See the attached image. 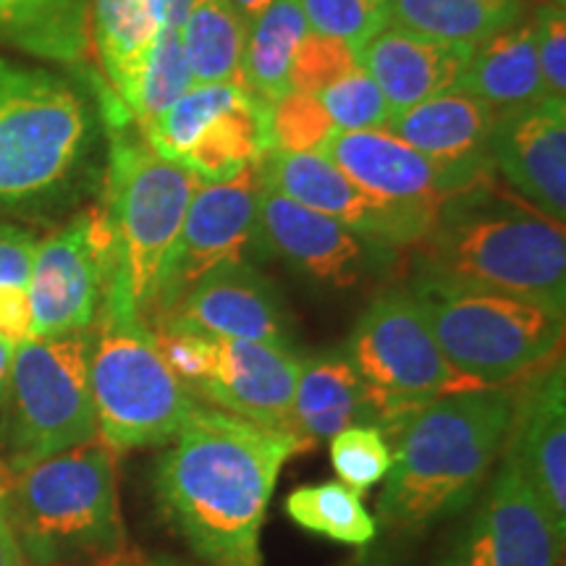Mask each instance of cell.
<instances>
[{"instance_id": "1", "label": "cell", "mask_w": 566, "mask_h": 566, "mask_svg": "<svg viewBox=\"0 0 566 566\" xmlns=\"http://www.w3.org/2000/svg\"><path fill=\"white\" fill-rule=\"evenodd\" d=\"M307 449L313 443L292 430L197 401L155 462L163 520L205 566H263L260 533L275 483Z\"/></svg>"}, {"instance_id": "2", "label": "cell", "mask_w": 566, "mask_h": 566, "mask_svg": "<svg viewBox=\"0 0 566 566\" xmlns=\"http://www.w3.org/2000/svg\"><path fill=\"white\" fill-rule=\"evenodd\" d=\"M509 420L512 386L467 388L415 409L391 433L380 525L417 535L464 512L504 454Z\"/></svg>"}, {"instance_id": "3", "label": "cell", "mask_w": 566, "mask_h": 566, "mask_svg": "<svg viewBox=\"0 0 566 566\" xmlns=\"http://www.w3.org/2000/svg\"><path fill=\"white\" fill-rule=\"evenodd\" d=\"M424 275L493 289L564 310V226L525 200L493 187L462 189L438 205L433 226L417 244Z\"/></svg>"}, {"instance_id": "4", "label": "cell", "mask_w": 566, "mask_h": 566, "mask_svg": "<svg viewBox=\"0 0 566 566\" xmlns=\"http://www.w3.org/2000/svg\"><path fill=\"white\" fill-rule=\"evenodd\" d=\"M6 504L24 566L108 564L126 551L113 451L97 438L11 472Z\"/></svg>"}, {"instance_id": "5", "label": "cell", "mask_w": 566, "mask_h": 566, "mask_svg": "<svg viewBox=\"0 0 566 566\" xmlns=\"http://www.w3.org/2000/svg\"><path fill=\"white\" fill-rule=\"evenodd\" d=\"M409 294L446 363L470 388H504L562 354L564 310L417 273Z\"/></svg>"}, {"instance_id": "6", "label": "cell", "mask_w": 566, "mask_h": 566, "mask_svg": "<svg viewBox=\"0 0 566 566\" xmlns=\"http://www.w3.org/2000/svg\"><path fill=\"white\" fill-rule=\"evenodd\" d=\"M197 181L189 168L166 160L147 142H113L103 208L111 233L103 302L134 310L147 323L155 286L179 239Z\"/></svg>"}, {"instance_id": "7", "label": "cell", "mask_w": 566, "mask_h": 566, "mask_svg": "<svg viewBox=\"0 0 566 566\" xmlns=\"http://www.w3.org/2000/svg\"><path fill=\"white\" fill-rule=\"evenodd\" d=\"M92 142V111L69 80L0 55V210L66 187Z\"/></svg>"}, {"instance_id": "8", "label": "cell", "mask_w": 566, "mask_h": 566, "mask_svg": "<svg viewBox=\"0 0 566 566\" xmlns=\"http://www.w3.org/2000/svg\"><path fill=\"white\" fill-rule=\"evenodd\" d=\"M90 388L97 436L111 451L166 446L197 401L134 310L103 302L90 338Z\"/></svg>"}, {"instance_id": "9", "label": "cell", "mask_w": 566, "mask_h": 566, "mask_svg": "<svg viewBox=\"0 0 566 566\" xmlns=\"http://www.w3.org/2000/svg\"><path fill=\"white\" fill-rule=\"evenodd\" d=\"M90 331L27 338L13 349L0 405V449L11 472L97 438Z\"/></svg>"}, {"instance_id": "10", "label": "cell", "mask_w": 566, "mask_h": 566, "mask_svg": "<svg viewBox=\"0 0 566 566\" xmlns=\"http://www.w3.org/2000/svg\"><path fill=\"white\" fill-rule=\"evenodd\" d=\"M344 354L365 388L367 424L388 436L428 401L470 388L446 363L409 289L375 296Z\"/></svg>"}, {"instance_id": "11", "label": "cell", "mask_w": 566, "mask_h": 566, "mask_svg": "<svg viewBox=\"0 0 566 566\" xmlns=\"http://www.w3.org/2000/svg\"><path fill=\"white\" fill-rule=\"evenodd\" d=\"M263 189V160L247 166L229 181L197 187L187 218L176 239L158 286H155L147 325L155 328L174 313L184 294L223 263H250L258 242V197Z\"/></svg>"}, {"instance_id": "12", "label": "cell", "mask_w": 566, "mask_h": 566, "mask_svg": "<svg viewBox=\"0 0 566 566\" xmlns=\"http://www.w3.org/2000/svg\"><path fill=\"white\" fill-rule=\"evenodd\" d=\"M111 233L103 210H87L38 244L27 283L32 338L90 331L108 281Z\"/></svg>"}, {"instance_id": "13", "label": "cell", "mask_w": 566, "mask_h": 566, "mask_svg": "<svg viewBox=\"0 0 566 566\" xmlns=\"http://www.w3.org/2000/svg\"><path fill=\"white\" fill-rule=\"evenodd\" d=\"M260 250L331 289H352L391 271L396 250L359 237L323 212L304 208L263 179L258 197Z\"/></svg>"}, {"instance_id": "14", "label": "cell", "mask_w": 566, "mask_h": 566, "mask_svg": "<svg viewBox=\"0 0 566 566\" xmlns=\"http://www.w3.org/2000/svg\"><path fill=\"white\" fill-rule=\"evenodd\" d=\"M499 472L467 527L436 566H558L564 533L516 467L501 454Z\"/></svg>"}, {"instance_id": "15", "label": "cell", "mask_w": 566, "mask_h": 566, "mask_svg": "<svg viewBox=\"0 0 566 566\" xmlns=\"http://www.w3.org/2000/svg\"><path fill=\"white\" fill-rule=\"evenodd\" d=\"M263 179L304 208L323 212L359 237L394 250L420 244L436 218L430 210L388 202L365 192L321 153L283 155L268 150Z\"/></svg>"}, {"instance_id": "16", "label": "cell", "mask_w": 566, "mask_h": 566, "mask_svg": "<svg viewBox=\"0 0 566 566\" xmlns=\"http://www.w3.org/2000/svg\"><path fill=\"white\" fill-rule=\"evenodd\" d=\"M504 457L566 533V378L562 354L512 386Z\"/></svg>"}, {"instance_id": "17", "label": "cell", "mask_w": 566, "mask_h": 566, "mask_svg": "<svg viewBox=\"0 0 566 566\" xmlns=\"http://www.w3.org/2000/svg\"><path fill=\"white\" fill-rule=\"evenodd\" d=\"M300 367L302 354L292 344L212 338L208 367L189 394L242 420L289 430Z\"/></svg>"}, {"instance_id": "18", "label": "cell", "mask_w": 566, "mask_h": 566, "mask_svg": "<svg viewBox=\"0 0 566 566\" xmlns=\"http://www.w3.org/2000/svg\"><path fill=\"white\" fill-rule=\"evenodd\" d=\"M321 155L365 192L430 212L462 189L493 181L443 166L386 129H336L321 147Z\"/></svg>"}, {"instance_id": "19", "label": "cell", "mask_w": 566, "mask_h": 566, "mask_svg": "<svg viewBox=\"0 0 566 566\" xmlns=\"http://www.w3.org/2000/svg\"><path fill=\"white\" fill-rule=\"evenodd\" d=\"M493 168L530 208L566 221V101L543 97L495 116L491 132Z\"/></svg>"}, {"instance_id": "20", "label": "cell", "mask_w": 566, "mask_h": 566, "mask_svg": "<svg viewBox=\"0 0 566 566\" xmlns=\"http://www.w3.org/2000/svg\"><path fill=\"white\" fill-rule=\"evenodd\" d=\"M160 325L231 342L292 344V321L279 289L252 263H223L205 273Z\"/></svg>"}, {"instance_id": "21", "label": "cell", "mask_w": 566, "mask_h": 566, "mask_svg": "<svg viewBox=\"0 0 566 566\" xmlns=\"http://www.w3.org/2000/svg\"><path fill=\"white\" fill-rule=\"evenodd\" d=\"M495 116L499 113L491 105L454 87L430 101L391 111L384 129L443 166L478 179H493L491 132Z\"/></svg>"}, {"instance_id": "22", "label": "cell", "mask_w": 566, "mask_h": 566, "mask_svg": "<svg viewBox=\"0 0 566 566\" xmlns=\"http://www.w3.org/2000/svg\"><path fill=\"white\" fill-rule=\"evenodd\" d=\"M472 48L438 42L388 24L357 51V61L394 111L457 87Z\"/></svg>"}, {"instance_id": "23", "label": "cell", "mask_w": 566, "mask_h": 566, "mask_svg": "<svg viewBox=\"0 0 566 566\" xmlns=\"http://www.w3.org/2000/svg\"><path fill=\"white\" fill-rule=\"evenodd\" d=\"M457 90L475 95L491 105L495 113H504L522 105L541 103L551 97L543 84L541 63L535 48L533 21H516L509 30L493 34L472 48L470 61L459 76Z\"/></svg>"}, {"instance_id": "24", "label": "cell", "mask_w": 566, "mask_h": 566, "mask_svg": "<svg viewBox=\"0 0 566 566\" xmlns=\"http://www.w3.org/2000/svg\"><path fill=\"white\" fill-rule=\"evenodd\" d=\"M352 424H367V399L344 349L302 357L289 430L304 441H331Z\"/></svg>"}, {"instance_id": "25", "label": "cell", "mask_w": 566, "mask_h": 566, "mask_svg": "<svg viewBox=\"0 0 566 566\" xmlns=\"http://www.w3.org/2000/svg\"><path fill=\"white\" fill-rule=\"evenodd\" d=\"M163 27H166L163 0H92L90 34L95 38L113 97L124 108L132 101L147 55Z\"/></svg>"}, {"instance_id": "26", "label": "cell", "mask_w": 566, "mask_h": 566, "mask_svg": "<svg viewBox=\"0 0 566 566\" xmlns=\"http://www.w3.org/2000/svg\"><path fill=\"white\" fill-rule=\"evenodd\" d=\"M0 45L42 61H82L90 0H0Z\"/></svg>"}, {"instance_id": "27", "label": "cell", "mask_w": 566, "mask_h": 566, "mask_svg": "<svg viewBox=\"0 0 566 566\" xmlns=\"http://www.w3.org/2000/svg\"><path fill=\"white\" fill-rule=\"evenodd\" d=\"M271 150V105L252 92L202 129L181 166L197 179L229 181Z\"/></svg>"}, {"instance_id": "28", "label": "cell", "mask_w": 566, "mask_h": 566, "mask_svg": "<svg viewBox=\"0 0 566 566\" xmlns=\"http://www.w3.org/2000/svg\"><path fill=\"white\" fill-rule=\"evenodd\" d=\"M388 21L422 38L475 48L522 19V0H386Z\"/></svg>"}, {"instance_id": "29", "label": "cell", "mask_w": 566, "mask_h": 566, "mask_svg": "<svg viewBox=\"0 0 566 566\" xmlns=\"http://www.w3.org/2000/svg\"><path fill=\"white\" fill-rule=\"evenodd\" d=\"M181 42L195 84L242 82L247 24L231 0H189Z\"/></svg>"}, {"instance_id": "30", "label": "cell", "mask_w": 566, "mask_h": 566, "mask_svg": "<svg viewBox=\"0 0 566 566\" xmlns=\"http://www.w3.org/2000/svg\"><path fill=\"white\" fill-rule=\"evenodd\" d=\"M300 0H273L247 30L242 82L254 97L273 105L289 92V66L300 40L307 34Z\"/></svg>"}, {"instance_id": "31", "label": "cell", "mask_w": 566, "mask_h": 566, "mask_svg": "<svg viewBox=\"0 0 566 566\" xmlns=\"http://www.w3.org/2000/svg\"><path fill=\"white\" fill-rule=\"evenodd\" d=\"M283 509L296 527L328 537L342 546L365 548L378 533V525L365 509L359 493L344 485L342 480L296 488L289 493Z\"/></svg>"}, {"instance_id": "32", "label": "cell", "mask_w": 566, "mask_h": 566, "mask_svg": "<svg viewBox=\"0 0 566 566\" xmlns=\"http://www.w3.org/2000/svg\"><path fill=\"white\" fill-rule=\"evenodd\" d=\"M247 95H250V90L244 84H192L171 108L155 118L153 124H147L142 134H145V142L155 153L181 166V158L189 153V147L195 145V139L200 137L205 126L216 122L221 113L229 111L231 105H237Z\"/></svg>"}, {"instance_id": "33", "label": "cell", "mask_w": 566, "mask_h": 566, "mask_svg": "<svg viewBox=\"0 0 566 566\" xmlns=\"http://www.w3.org/2000/svg\"><path fill=\"white\" fill-rule=\"evenodd\" d=\"M192 84L181 32L174 27H163L150 55H147L132 101L126 105L129 118H137V124L145 129L147 124H153L155 118L171 108Z\"/></svg>"}, {"instance_id": "34", "label": "cell", "mask_w": 566, "mask_h": 566, "mask_svg": "<svg viewBox=\"0 0 566 566\" xmlns=\"http://www.w3.org/2000/svg\"><path fill=\"white\" fill-rule=\"evenodd\" d=\"M331 462L344 485L367 493L391 470V443L378 424H352L331 438Z\"/></svg>"}, {"instance_id": "35", "label": "cell", "mask_w": 566, "mask_h": 566, "mask_svg": "<svg viewBox=\"0 0 566 566\" xmlns=\"http://www.w3.org/2000/svg\"><path fill=\"white\" fill-rule=\"evenodd\" d=\"M334 132L336 124L315 95L286 92L271 105V150L275 153H321Z\"/></svg>"}, {"instance_id": "36", "label": "cell", "mask_w": 566, "mask_h": 566, "mask_svg": "<svg viewBox=\"0 0 566 566\" xmlns=\"http://www.w3.org/2000/svg\"><path fill=\"white\" fill-rule=\"evenodd\" d=\"M300 9L310 32L349 42L354 53L391 24L386 0H300Z\"/></svg>"}, {"instance_id": "37", "label": "cell", "mask_w": 566, "mask_h": 566, "mask_svg": "<svg viewBox=\"0 0 566 566\" xmlns=\"http://www.w3.org/2000/svg\"><path fill=\"white\" fill-rule=\"evenodd\" d=\"M317 101L328 111L336 129L344 132L384 129L394 111L384 92L363 66L349 71L342 80L331 84L328 90H323Z\"/></svg>"}, {"instance_id": "38", "label": "cell", "mask_w": 566, "mask_h": 566, "mask_svg": "<svg viewBox=\"0 0 566 566\" xmlns=\"http://www.w3.org/2000/svg\"><path fill=\"white\" fill-rule=\"evenodd\" d=\"M357 66V53L349 42L307 32L296 45L289 66V92L317 97Z\"/></svg>"}, {"instance_id": "39", "label": "cell", "mask_w": 566, "mask_h": 566, "mask_svg": "<svg viewBox=\"0 0 566 566\" xmlns=\"http://www.w3.org/2000/svg\"><path fill=\"white\" fill-rule=\"evenodd\" d=\"M535 48L543 84L551 97L566 101V13L564 6L548 3L537 9Z\"/></svg>"}, {"instance_id": "40", "label": "cell", "mask_w": 566, "mask_h": 566, "mask_svg": "<svg viewBox=\"0 0 566 566\" xmlns=\"http://www.w3.org/2000/svg\"><path fill=\"white\" fill-rule=\"evenodd\" d=\"M38 244V239L27 229L0 223V289H27Z\"/></svg>"}, {"instance_id": "41", "label": "cell", "mask_w": 566, "mask_h": 566, "mask_svg": "<svg viewBox=\"0 0 566 566\" xmlns=\"http://www.w3.org/2000/svg\"><path fill=\"white\" fill-rule=\"evenodd\" d=\"M0 338L13 346L32 338V310L27 289H0Z\"/></svg>"}, {"instance_id": "42", "label": "cell", "mask_w": 566, "mask_h": 566, "mask_svg": "<svg viewBox=\"0 0 566 566\" xmlns=\"http://www.w3.org/2000/svg\"><path fill=\"white\" fill-rule=\"evenodd\" d=\"M11 470L0 464V566H24L17 535H13L9 520V504H6V488H9Z\"/></svg>"}, {"instance_id": "43", "label": "cell", "mask_w": 566, "mask_h": 566, "mask_svg": "<svg viewBox=\"0 0 566 566\" xmlns=\"http://www.w3.org/2000/svg\"><path fill=\"white\" fill-rule=\"evenodd\" d=\"M271 3H273V0H231V6L237 9V13L242 17V21L247 24V30H250L254 21L263 17Z\"/></svg>"}, {"instance_id": "44", "label": "cell", "mask_w": 566, "mask_h": 566, "mask_svg": "<svg viewBox=\"0 0 566 566\" xmlns=\"http://www.w3.org/2000/svg\"><path fill=\"white\" fill-rule=\"evenodd\" d=\"M13 349H17V346L9 344V342H3V338H0V405H3L6 388H9V373H11Z\"/></svg>"}, {"instance_id": "45", "label": "cell", "mask_w": 566, "mask_h": 566, "mask_svg": "<svg viewBox=\"0 0 566 566\" xmlns=\"http://www.w3.org/2000/svg\"><path fill=\"white\" fill-rule=\"evenodd\" d=\"M189 0H163V11H166V27L181 30V21L187 17Z\"/></svg>"}, {"instance_id": "46", "label": "cell", "mask_w": 566, "mask_h": 566, "mask_svg": "<svg viewBox=\"0 0 566 566\" xmlns=\"http://www.w3.org/2000/svg\"><path fill=\"white\" fill-rule=\"evenodd\" d=\"M142 566H197V564L181 562V558H176V556H153L150 562H145Z\"/></svg>"}, {"instance_id": "47", "label": "cell", "mask_w": 566, "mask_h": 566, "mask_svg": "<svg viewBox=\"0 0 566 566\" xmlns=\"http://www.w3.org/2000/svg\"><path fill=\"white\" fill-rule=\"evenodd\" d=\"M551 3H556V6H566V0H551Z\"/></svg>"}]
</instances>
